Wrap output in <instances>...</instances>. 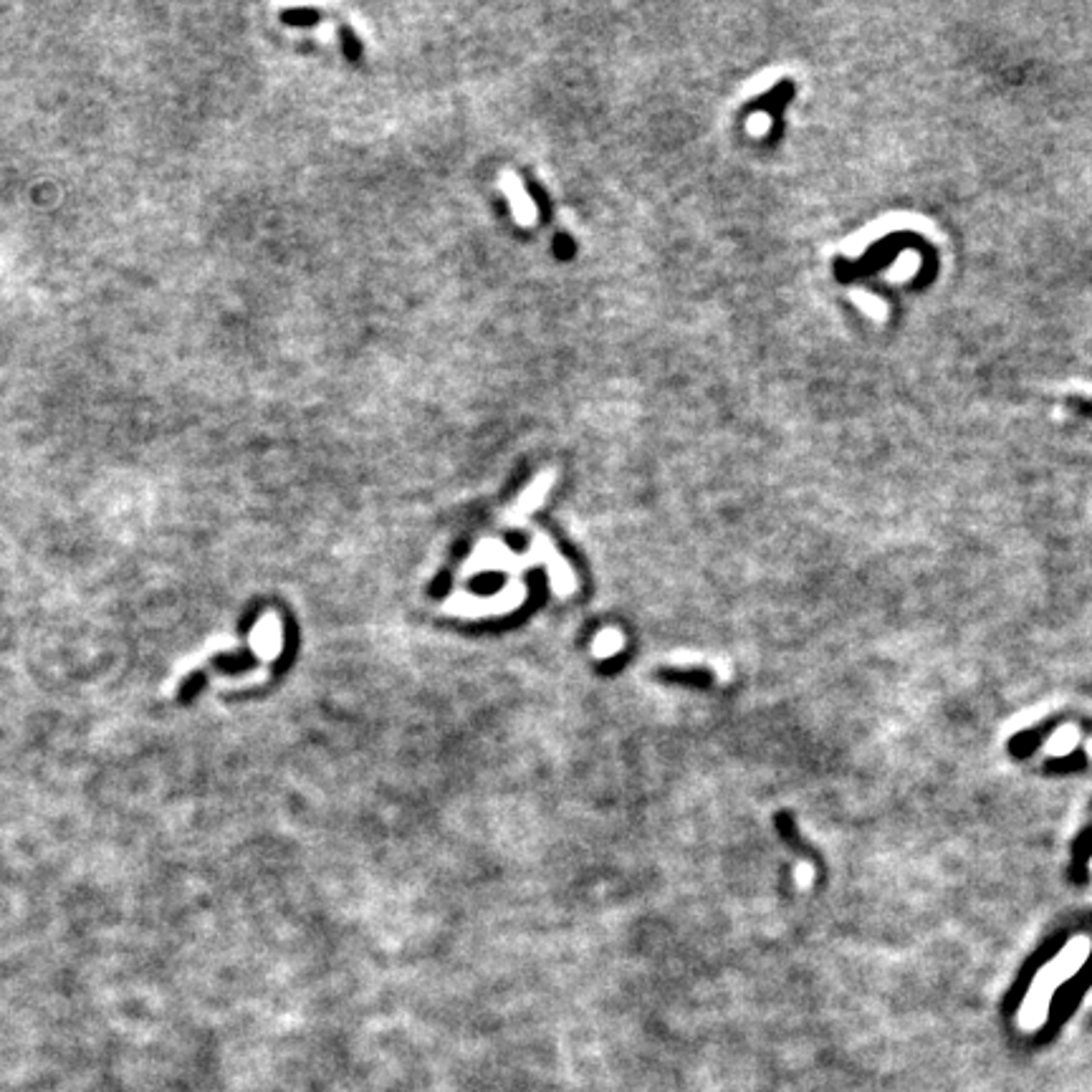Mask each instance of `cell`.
I'll return each instance as SVG.
<instances>
[{
	"label": "cell",
	"instance_id": "6da1fadb",
	"mask_svg": "<svg viewBox=\"0 0 1092 1092\" xmlns=\"http://www.w3.org/2000/svg\"><path fill=\"white\" fill-rule=\"evenodd\" d=\"M1067 408L1075 410V412H1080V415H1085V418H1092V399L1070 398L1067 399Z\"/></svg>",
	"mask_w": 1092,
	"mask_h": 1092
}]
</instances>
